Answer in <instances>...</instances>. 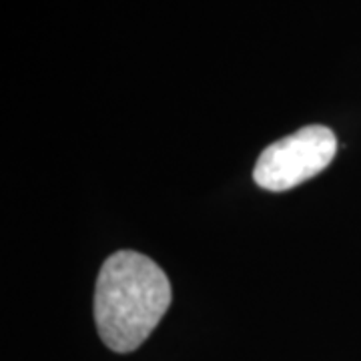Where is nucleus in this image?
Returning a JSON list of instances; mask_svg holds the SVG:
<instances>
[{"instance_id":"nucleus-2","label":"nucleus","mask_w":361,"mask_h":361,"mask_svg":"<svg viewBox=\"0 0 361 361\" xmlns=\"http://www.w3.org/2000/svg\"><path fill=\"white\" fill-rule=\"evenodd\" d=\"M336 153L334 130L310 125L265 147L253 169V179L261 189L273 193L289 191L325 171Z\"/></svg>"},{"instance_id":"nucleus-1","label":"nucleus","mask_w":361,"mask_h":361,"mask_svg":"<svg viewBox=\"0 0 361 361\" xmlns=\"http://www.w3.org/2000/svg\"><path fill=\"white\" fill-rule=\"evenodd\" d=\"M165 271L137 251H118L101 267L94 287V322L109 349L141 348L171 305Z\"/></svg>"}]
</instances>
